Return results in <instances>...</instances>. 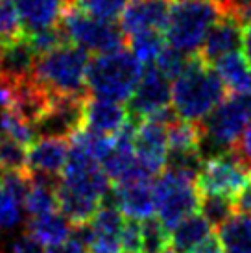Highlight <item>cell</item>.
Listing matches in <instances>:
<instances>
[{
	"label": "cell",
	"instance_id": "obj_21",
	"mask_svg": "<svg viewBox=\"0 0 251 253\" xmlns=\"http://www.w3.org/2000/svg\"><path fill=\"white\" fill-rule=\"evenodd\" d=\"M210 227L212 225L207 222V218L202 212H194L181 220L179 224L172 229V246L179 253L192 252L198 244L210 237Z\"/></svg>",
	"mask_w": 251,
	"mask_h": 253
},
{
	"label": "cell",
	"instance_id": "obj_38",
	"mask_svg": "<svg viewBox=\"0 0 251 253\" xmlns=\"http://www.w3.org/2000/svg\"><path fill=\"white\" fill-rule=\"evenodd\" d=\"M218 6L222 7L223 15H229V17H240V15L251 9V0H216Z\"/></svg>",
	"mask_w": 251,
	"mask_h": 253
},
{
	"label": "cell",
	"instance_id": "obj_1",
	"mask_svg": "<svg viewBox=\"0 0 251 253\" xmlns=\"http://www.w3.org/2000/svg\"><path fill=\"white\" fill-rule=\"evenodd\" d=\"M227 87L214 69L194 54L187 69L172 84V107L181 120L202 124L225 100Z\"/></svg>",
	"mask_w": 251,
	"mask_h": 253
},
{
	"label": "cell",
	"instance_id": "obj_5",
	"mask_svg": "<svg viewBox=\"0 0 251 253\" xmlns=\"http://www.w3.org/2000/svg\"><path fill=\"white\" fill-rule=\"evenodd\" d=\"M222 17L223 11L216 0H174L165 30L167 42L172 48L194 56Z\"/></svg>",
	"mask_w": 251,
	"mask_h": 253
},
{
	"label": "cell",
	"instance_id": "obj_7",
	"mask_svg": "<svg viewBox=\"0 0 251 253\" xmlns=\"http://www.w3.org/2000/svg\"><path fill=\"white\" fill-rule=\"evenodd\" d=\"M155 212L163 224L172 231L175 225L200 209V190L196 183L165 170L154 183Z\"/></svg>",
	"mask_w": 251,
	"mask_h": 253
},
{
	"label": "cell",
	"instance_id": "obj_26",
	"mask_svg": "<svg viewBox=\"0 0 251 253\" xmlns=\"http://www.w3.org/2000/svg\"><path fill=\"white\" fill-rule=\"evenodd\" d=\"M167 131H168V152H190V150H198V142H200V126L198 124L175 119L170 126H167Z\"/></svg>",
	"mask_w": 251,
	"mask_h": 253
},
{
	"label": "cell",
	"instance_id": "obj_12",
	"mask_svg": "<svg viewBox=\"0 0 251 253\" xmlns=\"http://www.w3.org/2000/svg\"><path fill=\"white\" fill-rule=\"evenodd\" d=\"M135 155L139 167L148 176H161L168 155L167 126L150 119L140 120L135 133Z\"/></svg>",
	"mask_w": 251,
	"mask_h": 253
},
{
	"label": "cell",
	"instance_id": "obj_36",
	"mask_svg": "<svg viewBox=\"0 0 251 253\" xmlns=\"http://www.w3.org/2000/svg\"><path fill=\"white\" fill-rule=\"evenodd\" d=\"M9 253H46L42 246L30 235H21L9 246Z\"/></svg>",
	"mask_w": 251,
	"mask_h": 253
},
{
	"label": "cell",
	"instance_id": "obj_9",
	"mask_svg": "<svg viewBox=\"0 0 251 253\" xmlns=\"http://www.w3.org/2000/svg\"><path fill=\"white\" fill-rule=\"evenodd\" d=\"M85 100L74 96L52 98L48 109L34 124L35 133L42 139H72L80 129H84Z\"/></svg>",
	"mask_w": 251,
	"mask_h": 253
},
{
	"label": "cell",
	"instance_id": "obj_14",
	"mask_svg": "<svg viewBox=\"0 0 251 253\" xmlns=\"http://www.w3.org/2000/svg\"><path fill=\"white\" fill-rule=\"evenodd\" d=\"M240 46H242V24L235 17L223 15L207 34L198 56L207 65H214L222 57L238 52Z\"/></svg>",
	"mask_w": 251,
	"mask_h": 253
},
{
	"label": "cell",
	"instance_id": "obj_8",
	"mask_svg": "<svg viewBox=\"0 0 251 253\" xmlns=\"http://www.w3.org/2000/svg\"><path fill=\"white\" fill-rule=\"evenodd\" d=\"M251 181L250 170L231 150L225 155L205 161L200 176L196 177V189L200 194H225L237 196V192Z\"/></svg>",
	"mask_w": 251,
	"mask_h": 253
},
{
	"label": "cell",
	"instance_id": "obj_4",
	"mask_svg": "<svg viewBox=\"0 0 251 253\" xmlns=\"http://www.w3.org/2000/svg\"><path fill=\"white\" fill-rule=\"evenodd\" d=\"M142 78V63L131 50L119 48L107 54H96L87 67V89L91 96L126 102Z\"/></svg>",
	"mask_w": 251,
	"mask_h": 253
},
{
	"label": "cell",
	"instance_id": "obj_42",
	"mask_svg": "<svg viewBox=\"0 0 251 253\" xmlns=\"http://www.w3.org/2000/svg\"><path fill=\"white\" fill-rule=\"evenodd\" d=\"M13 102V89L11 85L0 78V109H7Z\"/></svg>",
	"mask_w": 251,
	"mask_h": 253
},
{
	"label": "cell",
	"instance_id": "obj_44",
	"mask_svg": "<svg viewBox=\"0 0 251 253\" xmlns=\"http://www.w3.org/2000/svg\"><path fill=\"white\" fill-rule=\"evenodd\" d=\"M163 253H179L177 250H172V248H168V250H165Z\"/></svg>",
	"mask_w": 251,
	"mask_h": 253
},
{
	"label": "cell",
	"instance_id": "obj_23",
	"mask_svg": "<svg viewBox=\"0 0 251 253\" xmlns=\"http://www.w3.org/2000/svg\"><path fill=\"white\" fill-rule=\"evenodd\" d=\"M223 253H251V214H235L220 227Z\"/></svg>",
	"mask_w": 251,
	"mask_h": 253
},
{
	"label": "cell",
	"instance_id": "obj_45",
	"mask_svg": "<svg viewBox=\"0 0 251 253\" xmlns=\"http://www.w3.org/2000/svg\"><path fill=\"white\" fill-rule=\"evenodd\" d=\"M2 181H4V174H2V169H0V187H2Z\"/></svg>",
	"mask_w": 251,
	"mask_h": 253
},
{
	"label": "cell",
	"instance_id": "obj_19",
	"mask_svg": "<svg viewBox=\"0 0 251 253\" xmlns=\"http://www.w3.org/2000/svg\"><path fill=\"white\" fill-rule=\"evenodd\" d=\"M69 157V144L63 139H37L28 148V172L56 176L63 172Z\"/></svg>",
	"mask_w": 251,
	"mask_h": 253
},
{
	"label": "cell",
	"instance_id": "obj_33",
	"mask_svg": "<svg viewBox=\"0 0 251 253\" xmlns=\"http://www.w3.org/2000/svg\"><path fill=\"white\" fill-rule=\"evenodd\" d=\"M190 57L192 56H188V54H185L181 50L167 46V48L163 50V54L157 57V61H155L154 65L168 78V80H177V78L183 74V71L187 69Z\"/></svg>",
	"mask_w": 251,
	"mask_h": 253
},
{
	"label": "cell",
	"instance_id": "obj_43",
	"mask_svg": "<svg viewBox=\"0 0 251 253\" xmlns=\"http://www.w3.org/2000/svg\"><path fill=\"white\" fill-rule=\"evenodd\" d=\"M242 52H244V59L251 67V22L244 24V30H242Z\"/></svg>",
	"mask_w": 251,
	"mask_h": 253
},
{
	"label": "cell",
	"instance_id": "obj_10",
	"mask_svg": "<svg viewBox=\"0 0 251 253\" xmlns=\"http://www.w3.org/2000/svg\"><path fill=\"white\" fill-rule=\"evenodd\" d=\"M102 205L117 207L126 216L135 220L152 218L155 212L154 183L148 177H135L122 183H115V187L107 192Z\"/></svg>",
	"mask_w": 251,
	"mask_h": 253
},
{
	"label": "cell",
	"instance_id": "obj_13",
	"mask_svg": "<svg viewBox=\"0 0 251 253\" xmlns=\"http://www.w3.org/2000/svg\"><path fill=\"white\" fill-rule=\"evenodd\" d=\"M174 0H127L120 28L126 36L167 30Z\"/></svg>",
	"mask_w": 251,
	"mask_h": 253
},
{
	"label": "cell",
	"instance_id": "obj_27",
	"mask_svg": "<svg viewBox=\"0 0 251 253\" xmlns=\"http://www.w3.org/2000/svg\"><path fill=\"white\" fill-rule=\"evenodd\" d=\"M142 225V253H163L172 244V233L159 218H146Z\"/></svg>",
	"mask_w": 251,
	"mask_h": 253
},
{
	"label": "cell",
	"instance_id": "obj_16",
	"mask_svg": "<svg viewBox=\"0 0 251 253\" xmlns=\"http://www.w3.org/2000/svg\"><path fill=\"white\" fill-rule=\"evenodd\" d=\"M0 61H2V80L13 87L22 80L34 76L37 56L30 46L26 34L17 39L0 42Z\"/></svg>",
	"mask_w": 251,
	"mask_h": 253
},
{
	"label": "cell",
	"instance_id": "obj_18",
	"mask_svg": "<svg viewBox=\"0 0 251 253\" xmlns=\"http://www.w3.org/2000/svg\"><path fill=\"white\" fill-rule=\"evenodd\" d=\"M11 89H13V102L9 109L34 126L48 109L52 96L46 92V89H42V85L34 76L15 84Z\"/></svg>",
	"mask_w": 251,
	"mask_h": 253
},
{
	"label": "cell",
	"instance_id": "obj_34",
	"mask_svg": "<svg viewBox=\"0 0 251 253\" xmlns=\"http://www.w3.org/2000/svg\"><path fill=\"white\" fill-rule=\"evenodd\" d=\"M22 207V202L9 194L4 187H0V231H9L21 224Z\"/></svg>",
	"mask_w": 251,
	"mask_h": 253
},
{
	"label": "cell",
	"instance_id": "obj_40",
	"mask_svg": "<svg viewBox=\"0 0 251 253\" xmlns=\"http://www.w3.org/2000/svg\"><path fill=\"white\" fill-rule=\"evenodd\" d=\"M46 253H89V252H87V248H85L84 244H80L76 239L70 237V239L65 240L63 244L48 248V252Z\"/></svg>",
	"mask_w": 251,
	"mask_h": 253
},
{
	"label": "cell",
	"instance_id": "obj_47",
	"mask_svg": "<svg viewBox=\"0 0 251 253\" xmlns=\"http://www.w3.org/2000/svg\"><path fill=\"white\" fill-rule=\"evenodd\" d=\"M250 174H251V169H250Z\"/></svg>",
	"mask_w": 251,
	"mask_h": 253
},
{
	"label": "cell",
	"instance_id": "obj_3",
	"mask_svg": "<svg viewBox=\"0 0 251 253\" xmlns=\"http://www.w3.org/2000/svg\"><path fill=\"white\" fill-rule=\"evenodd\" d=\"M251 122V92L233 94L203 120L200 126L198 152L203 161L225 155L237 146Z\"/></svg>",
	"mask_w": 251,
	"mask_h": 253
},
{
	"label": "cell",
	"instance_id": "obj_46",
	"mask_svg": "<svg viewBox=\"0 0 251 253\" xmlns=\"http://www.w3.org/2000/svg\"><path fill=\"white\" fill-rule=\"evenodd\" d=\"M0 76H2V61H0Z\"/></svg>",
	"mask_w": 251,
	"mask_h": 253
},
{
	"label": "cell",
	"instance_id": "obj_22",
	"mask_svg": "<svg viewBox=\"0 0 251 253\" xmlns=\"http://www.w3.org/2000/svg\"><path fill=\"white\" fill-rule=\"evenodd\" d=\"M214 71L222 78L225 87L235 94L251 92V67L244 59V56H240L238 52L229 54V56L222 57L220 61H216Z\"/></svg>",
	"mask_w": 251,
	"mask_h": 253
},
{
	"label": "cell",
	"instance_id": "obj_29",
	"mask_svg": "<svg viewBox=\"0 0 251 253\" xmlns=\"http://www.w3.org/2000/svg\"><path fill=\"white\" fill-rule=\"evenodd\" d=\"M0 129H2V135H7L13 141L21 142L28 148L37 141V133H35L34 126L28 124L26 120H22L9 107L0 111Z\"/></svg>",
	"mask_w": 251,
	"mask_h": 253
},
{
	"label": "cell",
	"instance_id": "obj_25",
	"mask_svg": "<svg viewBox=\"0 0 251 253\" xmlns=\"http://www.w3.org/2000/svg\"><path fill=\"white\" fill-rule=\"evenodd\" d=\"M200 211L212 227H222L231 216H235V198L225 194H203L200 200Z\"/></svg>",
	"mask_w": 251,
	"mask_h": 253
},
{
	"label": "cell",
	"instance_id": "obj_32",
	"mask_svg": "<svg viewBox=\"0 0 251 253\" xmlns=\"http://www.w3.org/2000/svg\"><path fill=\"white\" fill-rule=\"evenodd\" d=\"M24 34L21 17L13 0H0V42L17 39Z\"/></svg>",
	"mask_w": 251,
	"mask_h": 253
},
{
	"label": "cell",
	"instance_id": "obj_41",
	"mask_svg": "<svg viewBox=\"0 0 251 253\" xmlns=\"http://www.w3.org/2000/svg\"><path fill=\"white\" fill-rule=\"evenodd\" d=\"M188 253H223V246L218 237L210 235V237H207V239L203 240L202 244H198L192 252Z\"/></svg>",
	"mask_w": 251,
	"mask_h": 253
},
{
	"label": "cell",
	"instance_id": "obj_28",
	"mask_svg": "<svg viewBox=\"0 0 251 253\" xmlns=\"http://www.w3.org/2000/svg\"><path fill=\"white\" fill-rule=\"evenodd\" d=\"M0 169L6 172H28V146L0 135Z\"/></svg>",
	"mask_w": 251,
	"mask_h": 253
},
{
	"label": "cell",
	"instance_id": "obj_31",
	"mask_svg": "<svg viewBox=\"0 0 251 253\" xmlns=\"http://www.w3.org/2000/svg\"><path fill=\"white\" fill-rule=\"evenodd\" d=\"M72 4L91 17L102 21H117L124 13L127 0H72Z\"/></svg>",
	"mask_w": 251,
	"mask_h": 253
},
{
	"label": "cell",
	"instance_id": "obj_15",
	"mask_svg": "<svg viewBox=\"0 0 251 253\" xmlns=\"http://www.w3.org/2000/svg\"><path fill=\"white\" fill-rule=\"evenodd\" d=\"M129 119V111L120 102L89 96L85 100L84 129L115 137Z\"/></svg>",
	"mask_w": 251,
	"mask_h": 253
},
{
	"label": "cell",
	"instance_id": "obj_37",
	"mask_svg": "<svg viewBox=\"0 0 251 253\" xmlns=\"http://www.w3.org/2000/svg\"><path fill=\"white\" fill-rule=\"evenodd\" d=\"M233 152L237 154V157L244 163V167L248 170L251 169V122L250 126L246 127V131L242 133L240 141L237 142V146L233 148Z\"/></svg>",
	"mask_w": 251,
	"mask_h": 253
},
{
	"label": "cell",
	"instance_id": "obj_30",
	"mask_svg": "<svg viewBox=\"0 0 251 253\" xmlns=\"http://www.w3.org/2000/svg\"><path fill=\"white\" fill-rule=\"evenodd\" d=\"M26 34V32H24ZM26 39H28L30 46L35 52V56L41 57L46 56L50 52L57 50L59 46L67 44L69 39L63 32L61 24L57 26H52V28H44V30H35V32H28L26 34Z\"/></svg>",
	"mask_w": 251,
	"mask_h": 253
},
{
	"label": "cell",
	"instance_id": "obj_2",
	"mask_svg": "<svg viewBox=\"0 0 251 253\" xmlns=\"http://www.w3.org/2000/svg\"><path fill=\"white\" fill-rule=\"evenodd\" d=\"M89 52L72 42H67L46 56L37 57L34 78L46 89L52 98L56 96H74L89 98L87 89V67Z\"/></svg>",
	"mask_w": 251,
	"mask_h": 253
},
{
	"label": "cell",
	"instance_id": "obj_17",
	"mask_svg": "<svg viewBox=\"0 0 251 253\" xmlns=\"http://www.w3.org/2000/svg\"><path fill=\"white\" fill-rule=\"evenodd\" d=\"M24 32H35L57 26L72 0H13Z\"/></svg>",
	"mask_w": 251,
	"mask_h": 253
},
{
	"label": "cell",
	"instance_id": "obj_35",
	"mask_svg": "<svg viewBox=\"0 0 251 253\" xmlns=\"http://www.w3.org/2000/svg\"><path fill=\"white\" fill-rule=\"evenodd\" d=\"M120 252L142 253V225L139 220L129 218L127 222H124L120 233Z\"/></svg>",
	"mask_w": 251,
	"mask_h": 253
},
{
	"label": "cell",
	"instance_id": "obj_39",
	"mask_svg": "<svg viewBox=\"0 0 251 253\" xmlns=\"http://www.w3.org/2000/svg\"><path fill=\"white\" fill-rule=\"evenodd\" d=\"M235 211H237V214H251V181L237 192Z\"/></svg>",
	"mask_w": 251,
	"mask_h": 253
},
{
	"label": "cell",
	"instance_id": "obj_11",
	"mask_svg": "<svg viewBox=\"0 0 251 253\" xmlns=\"http://www.w3.org/2000/svg\"><path fill=\"white\" fill-rule=\"evenodd\" d=\"M172 102V84L163 72L150 65L142 72L137 89L129 98V117L137 120H144L152 117L154 113L170 107Z\"/></svg>",
	"mask_w": 251,
	"mask_h": 253
},
{
	"label": "cell",
	"instance_id": "obj_24",
	"mask_svg": "<svg viewBox=\"0 0 251 253\" xmlns=\"http://www.w3.org/2000/svg\"><path fill=\"white\" fill-rule=\"evenodd\" d=\"M129 48L140 63H146L150 67L167 48V37L161 32H140L129 37Z\"/></svg>",
	"mask_w": 251,
	"mask_h": 253
},
{
	"label": "cell",
	"instance_id": "obj_20",
	"mask_svg": "<svg viewBox=\"0 0 251 253\" xmlns=\"http://www.w3.org/2000/svg\"><path fill=\"white\" fill-rule=\"evenodd\" d=\"M72 222L63 212H50L42 216L30 218L28 222V235L34 237L41 246H57L72 235Z\"/></svg>",
	"mask_w": 251,
	"mask_h": 253
},
{
	"label": "cell",
	"instance_id": "obj_6",
	"mask_svg": "<svg viewBox=\"0 0 251 253\" xmlns=\"http://www.w3.org/2000/svg\"><path fill=\"white\" fill-rule=\"evenodd\" d=\"M61 28L69 42L94 54H107L122 48L126 34L113 21H102L70 6L61 19Z\"/></svg>",
	"mask_w": 251,
	"mask_h": 253
}]
</instances>
